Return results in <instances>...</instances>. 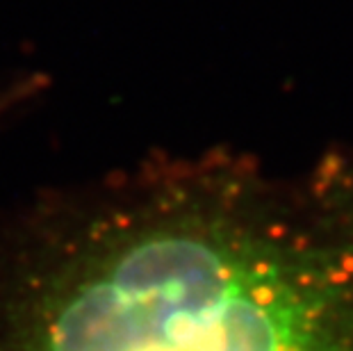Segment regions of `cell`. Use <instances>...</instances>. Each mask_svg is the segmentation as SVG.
Returning <instances> with one entry per match:
<instances>
[{
	"label": "cell",
	"mask_w": 353,
	"mask_h": 351,
	"mask_svg": "<svg viewBox=\"0 0 353 351\" xmlns=\"http://www.w3.org/2000/svg\"><path fill=\"white\" fill-rule=\"evenodd\" d=\"M0 351H353V160L157 153L0 210Z\"/></svg>",
	"instance_id": "cell-1"
}]
</instances>
